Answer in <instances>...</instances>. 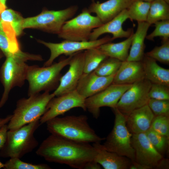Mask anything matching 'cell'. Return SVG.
<instances>
[{
  "mask_svg": "<svg viewBox=\"0 0 169 169\" xmlns=\"http://www.w3.org/2000/svg\"><path fill=\"white\" fill-rule=\"evenodd\" d=\"M26 61L18 56L6 57L0 69V80L4 88L0 100V108L7 102L12 89L15 87H21L24 84L28 67Z\"/></svg>",
  "mask_w": 169,
  "mask_h": 169,
  "instance_id": "7",
  "label": "cell"
},
{
  "mask_svg": "<svg viewBox=\"0 0 169 169\" xmlns=\"http://www.w3.org/2000/svg\"><path fill=\"white\" fill-rule=\"evenodd\" d=\"M56 97L52 98L48 103L46 111L39 119L41 125L73 108L79 107L84 111L87 110L85 99L76 90Z\"/></svg>",
  "mask_w": 169,
  "mask_h": 169,
  "instance_id": "13",
  "label": "cell"
},
{
  "mask_svg": "<svg viewBox=\"0 0 169 169\" xmlns=\"http://www.w3.org/2000/svg\"><path fill=\"white\" fill-rule=\"evenodd\" d=\"M154 117L146 105L134 110L125 117L126 125L132 134L145 133L150 128Z\"/></svg>",
  "mask_w": 169,
  "mask_h": 169,
  "instance_id": "20",
  "label": "cell"
},
{
  "mask_svg": "<svg viewBox=\"0 0 169 169\" xmlns=\"http://www.w3.org/2000/svg\"><path fill=\"white\" fill-rule=\"evenodd\" d=\"M149 96L150 98L169 100V86L152 83L149 92Z\"/></svg>",
  "mask_w": 169,
  "mask_h": 169,
  "instance_id": "37",
  "label": "cell"
},
{
  "mask_svg": "<svg viewBox=\"0 0 169 169\" xmlns=\"http://www.w3.org/2000/svg\"><path fill=\"white\" fill-rule=\"evenodd\" d=\"M101 166L94 160L88 163L86 165L84 169H100Z\"/></svg>",
  "mask_w": 169,
  "mask_h": 169,
  "instance_id": "41",
  "label": "cell"
},
{
  "mask_svg": "<svg viewBox=\"0 0 169 169\" xmlns=\"http://www.w3.org/2000/svg\"><path fill=\"white\" fill-rule=\"evenodd\" d=\"M130 169H151V167L147 166L137 162L135 161H131L129 166Z\"/></svg>",
  "mask_w": 169,
  "mask_h": 169,
  "instance_id": "39",
  "label": "cell"
},
{
  "mask_svg": "<svg viewBox=\"0 0 169 169\" xmlns=\"http://www.w3.org/2000/svg\"><path fill=\"white\" fill-rule=\"evenodd\" d=\"M73 54L49 66H28L26 79L28 83V96L55 90L62 76L61 72L69 64Z\"/></svg>",
  "mask_w": 169,
  "mask_h": 169,
  "instance_id": "3",
  "label": "cell"
},
{
  "mask_svg": "<svg viewBox=\"0 0 169 169\" xmlns=\"http://www.w3.org/2000/svg\"><path fill=\"white\" fill-rule=\"evenodd\" d=\"M132 85L111 84L103 90L85 99L87 110L95 118L97 119L100 116L101 107L107 106L112 109L116 108L123 94Z\"/></svg>",
  "mask_w": 169,
  "mask_h": 169,
  "instance_id": "11",
  "label": "cell"
},
{
  "mask_svg": "<svg viewBox=\"0 0 169 169\" xmlns=\"http://www.w3.org/2000/svg\"><path fill=\"white\" fill-rule=\"evenodd\" d=\"M151 3L133 0L127 9L129 19L137 22H146Z\"/></svg>",
  "mask_w": 169,
  "mask_h": 169,
  "instance_id": "27",
  "label": "cell"
},
{
  "mask_svg": "<svg viewBox=\"0 0 169 169\" xmlns=\"http://www.w3.org/2000/svg\"><path fill=\"white\" fill-rule=\"evenodd\" d=\"M145 54L156 61L168 64L169 63V40L162 42L161 45L155 47Z\"/></svg>",
  "mask_w": 169,
  "mask_h": 169,
  "instance_id": "32",
  "label": "cell"
},
{
  "mask_svg": "<svg viewBox=\"0 0 169 169\" xmlns=\"http://www.w3.org/2000/svg\"><path fill=\"white\" fill-rule=\"evenodd\" d=\"M147 105L155 116H169V100L150 98Z\"/></svg>",
  "mask_w": 169,
  "mask_h": 169,
  "instance_id": "35",
  "label": "cell"
},
{
  "mask_svg": "<svg viewBox=\"0 0 169 169\" xmlns=\"http://www.w3.org/2000/svg\"><path fill=\"white\" fill-rule=\"evenodd\" d=\"M154 24V30L146 35V38L153 41L154 38L159 37L162 38V42L169 40V20L157 21Z\"/></svg>",
  "mask_w": 169,
  "mask_h": 169,
  "instance_id": "34",
  "label": "cell"
},
{
  "mask_svg": "<svg viewBox=\"0 0 169 169\" xmlns=\"http://www.w3.org/2000/svg\"><path fill=\"white\" fill-rule=\"evenodd\" d=\"M4 166V164L0 161V169L2 168H3Z\"/></svg>",
  "mask_w": 169,
  "mask_h": 169,
  "instance_id": "45",
  "label": "cell"
},
{
  "mask_svg": "<svg viewBox=\"0 0 169 169\" xmlns=\"http://www.w3.org/2000/svg\"><path fill=\"white\" fill-rule=\"evenodd\" d=\"M137 23L136 31L135 33H133L130 50L127 61H141L145 54L144 41L151 25L146 22Z\"/></svg>",
  "mask_w": 169,
  "mask_h": 169,
  "instance_id": "22",
  "label": "cell"
},
{
  "mask_svg": "<svg viewBox=\"0 0 169 169\" xmlns=\"http://www.w3.org/2000/svg\"><path fill=\"white\" fill-rule=\"evenodd\" d=\"M141 0L151 3L154 0Z\"/></svg>",
  "mask_w": 169,
  "mask_h": 169,
  "instance_id": "46",
  "label": "cell"
},
{
  "mask_svg": "<svg viewBox=\"0 0 169 169\" xmlns=\"http://www.w3.org/2000/svg\"><path fill=\"white\" fill-rule=\"evenodd\" d=\"M7 0H0V13L7 8L6 2Z\"/></svg>",
  "mask_w": 169,
  "mask_h": 169,
  "instance_id": "43",
  "label": "cell"
},
{
  "mask_svg": "<svg viewBox=\"0 0 169 169\" xmlns=\"http://www.w3.org/2000/svg\"><path fill=\"white\" fill-rule=\"evenodd\" d=\"M4 169H50L52 168L45 164H33L23 162L20 158H11L4 164Z\"/></svg>",
  "mask_w": 169,
  "mask_h": 169,
  "instance_id": "33",
  "label": "cell"
},
{
  "mask_svg": "<svg viewBox=\"0 0 169 169\" xmlns=\"http://www.w3.org/2000/svg\"><path fill=\"white\" fill-rule=\"evenodd\" d=\"M95 152L94 160L105 169H127L131 163L129 158L107 151L100 142L93 143Z\"/></svg>",
  "mask_w": 169,
  "mask_h": 169,
  "instance_id": "19",
  "label": "cell"
},
{
  "mask_svg": "<svg viewBox=\"0 0 169 169\" xmlns=\"http://www.w3.org/2000/svg\"><path fill=\"white\" fill-rule=\"evenodd\" d=\"M128 19L127 9H125L109 21L93 29L89 40H97L101 35L106 33L112 34L113 40L117 38H128L133 33V28H129L126 30L123 28V23Z\"/></svg>",
  "mask_w": 169,
  "mask_h": 169,
  "instance_id": "17",
  "label": "cell"
},
{
  "mask_svg": "<svg viewBox=\"0 0 169 169\" xmlns=\"http://www.w3.org/2000/svg\"><path fill=\"white\" fill-rule=\"evenodd\" d=\"M55 96L53 93L44 92L18 100L12 117L7 125L8 130L17 129L40 119L46 111L49 102Z\"/></svg>",
  "mask_w": 169,
  "mask_h": 169,
  "instance_id": "4",
  "label": "cell"
},
{
  "mask_svg": "<svg viewBox=\"0 0 169 169\" xmlns=\"http://www.w3.org/2000/svg\"><path fill=\"white\" fill-rule=\"evenodd\" d=\"M131 143L135 151V161L137 163L155 168L163 158L151 144L145 133L132 134Z\"/></svg>",
  "mask_w": 169,
  "mask_h": 169,
  "instance_id": "15",
  "label": "cell"
},
{
  "mask_svg": "<svg viewBox=\"0 0 169 169\" xmlns=\"http://www.w3.org/2000/svg\"><path fill=\"white\" fill-rule=\"evenodd\" d=\"M169 160L163 157L160 161L155 168L169 169Z\"/></svg>",
  "mask_w": 169,
  "mask_h": 169,
  "instance_id": "40",
  "label": "cell"
},
{
  "mask_svg": "<svg viewBox=\"0 0 169 169\" xmlns=\"http://www.w3.org/2000/svg\"><path fill=\"white\" fill-rule=\"evenodd\" d=\"M46 161L84 169L94 160L95 152L89 143L78 142L51 134L44 140L36 152Z\"/></svg>",
  "mask_w": 169,
  "mask_h": 169,
  "instance_id": "1",
  "label": "cell"
},
{
  "mask_svg": "<svg viewBox=\"0 0 169 169\" xmlns=\"http://www.w3.org/2000/svg\"><path fill=\"white\" fill-rule=\"evenodd\" d=\"M4 56L3 52L0 49V60Z\"/></svg>",
  "mask_w": 169,
  "mask_h": 169,
  "instance_id": "44",
  "label": "cell"
},
{
  "mask_svg": "<svg viewBox=\"0 0 169 169\" xmlns=\"http://www.w3.org/2000/svg\"><path fill=\"white\" fill-rule=\"evenodd\" d=\"M133 0H108L100 3L93 2L88 9L95 13L103 24L109 21L128 7Z\"/></svg>",
  "mask_w": 169,
  "mask_h": 169,
  "instance_id": "18",
  "label": "cell"
},
{
  "mask_svg": "<svg viewBox=\"0 0 169 169\" xmlns=\"http://www.w3.org/2000/svg\"><path fill=\"white\" fill-rule=\"evenodd\" d=\"M16 35L9 25L0 24V49L6 57L21 56L24 52L21 50Z\"/></svg>",
  "mask_w": 169,
  "mask_h": 169,
  "instance_id": "23",
  "label": "cell"
},
{
  "mask_svg": "<svg viewBox=\"0 0 169 169\" xmlns=\"http://www.w3.org/2000/svg\"><path fill=\"white\" fill-rule=\"evenodd\" d=\"M45 123L47 130L51 134L74 141L90 143L100 142L105 139L96 133L85 115L57 116Z\"/></svg>",
  "mask_w": 169,
  "mask_h": 169,
  "instance_id": "2",
  "label": "cell"
},
{
  "mask_svg": "<svg viewBox=\"0 0 169 169\" xmlns=\"http://www.w3.org/2000/svg\"><path fill=\"white\" fill-rule=\"evenodd\" d=\"M121 62L117 59L108 57L102 61L94 71L100 76H110L116 73Z\"/></svg>",
  "mask_w": 169,
  "mask_h": 169,
  "instance_id": "30",
  "label": "cell"
},
{
  "mask_svg": "<svg viewBox=\"0 0 169 169\" xmlns=\"http://www.w3.org/2000/svg\"><path fill=\"white\" fill-rule=\"evenodd\" d=\"M39 119L14 130H8L5 143L0 149V156L20 158L38 144L34 134L40 125Z\"/></svg>",
  "mask_w": 169,
  "mask_h": 169,
  "instance_id": "5",
  "label": "cell"
},
{
  "mask_svg": "<svg viewBox=\"0 0 169 169\" xmlns=\"http://www.w3.org/2000/svg\"><path fill=\"white\" fill-rule=\"evenodd\" d=\"M112 110L115 115L114 125L103 145L108 151L135 161V151L131 143L132 134L127 127L125 117L116 108Z\"/></svg>",
  "mask_w": 169,
  "mask_h": 169,
  "instance_id": "6",
  "label": "cell"
},
{
  "mask_svg": "<svg viewBox=\"0 0 169 169\" xmlns=\"http://www.w3.org/2000/svg\"><path fill=\"white\" fill-rule=\"evenodd\" d=\"M84 52L74 54L70 60L67 71L62 76L59 85L53 93L58 96L76 90L78 82L84 73Z\"/></svg>",
  "mask_w": 169,
  "mask_h": 169,
  "instance_id": "14",
  "label": "cell"
},
{
  "mask_svg": "<svg viewBox=\"0 0 169 169\" xmlns=\"http://www.w3.org/2000/svg\"><path fill=\"white\" fill-rule=\"evenodd\" d=\"M145 133L151 144L160 154L162 155L167 151L169 137L158 133L151 128Z\"/></svg>",
  "mask_w": 169,
  "mask_h": 169,
  "instance_id": "31",
  "label": "cell"
},
{
  "mask_svg": "<svg viewBox=\"0 0 169 169\" xmlns=\"http://www.w3.org/2000/svg\"><path fill=\"white\" fill-rule=\"evenodd\" d=\"M91 13L87 8L83 9L79 14L65 22L58 34L59 37L71 41H89L93 30L103 24L98 17Z\"/></svg>",
  "mask_w": 169,
  "mask_h": 169,
  "instance_id": "8",
  "label": "cell"
},
{
  "mask_svg": "<svg viewBox=\"0 0 169 169\" xmlns=\"http://www.w3.org/2000/svg\"><path fill=\"white\" fill-rule=\"evenodd\" d=\"M169 4L164 0L151 2L146 22L151 25L157 21L169 20Z\"/></svg>",
  "mask_w": 169,
  "mask_h": 169,
  "instance_id": "26",
  "label": "cell"
},
{
  "mask_svg": "<svg viewBox=\"0 0 169 169\" xmlns=\"http://www.w3.org/2000/svg\"><path fill=\"white\" fill-rule=\"evenodd\" d=\"M113 40L112 37L108 35L100 39L87 41L65 40L60 43H55L39 40V42L48 48L50 51V56L44 64V66L51 65L55 59L61 54L70 56L83 50L98 47L103 44Z\"/></svg>",
  "mask_w": 169,
  "mask_h": 169,
  "instance_id": "12",
  "label": "cell"
},
{
  "mask_svg": "<svg viewBox=\"0 0 169 169\" xmlns=\"http://www.w3.org/2000/svg\"><path fill=\"white\" fill-rule=\"evenodd\" d=\"M78 9L77 5L58 11L45 10L35 16L24 18L23 28H35L58 34L65 22L72 18Z\"/></svg>",
  "mask_w": 169,
  "mask_h": 169,
  "instance_id": "9",
  "label": "cell"
},
{
  "mask_svg": "<svg viewBox=\"0 0 169 169\" xmlns=\"http://www.w3.org/2000/svg\"><path fill=\"white\" fill-rule=\"evenodd\" d=\"M145 78L151 83L169 86V69L162 67L156 61L145 54L141 61Z\"/></svg>",
  "mask_w": 169,
  "mask_h": 169,
  "instance_id": "24",
  "label": "cell"
},
{
  "mask_svg": "<svg viewBox=\"0 0 169 169\" xmlns=\"http://www.w3.org/2000/svg\"><path fill=\"white\" fill-rule=\"evenodd\" d=\"M84 53L83 73L85 74L94 71L102 61L108 57L98 47L87 49Z\"/></svg>",
  "mask_w": 169,
  "mask_h": 169,
  "instance_id": "28",
  "label": "cell"
},
{
  "mask_svg": "<svg viewBox=\"0 0 169 169\" xmlns=\"http://www.w3.org/2000/svg\"><path fill=\"white\" fill-rule=\"evenodd\" d=\"M95 0H91V1H92V2H94Z\"/></svg>",
  "mask_w": 169,
  "mask_h": 169,
  "instance_id": "48",
  "label": "cell"
},
{
  "mask_svg": "<svg viewBox=\"0 0 169 169\" xmlns=\"http://www.w3.org/2000/svg\"><path fill=\"white\" fill-rule=\"evenodd\" d=\"M115 74L102 76L96 74L94 71L87 74L83 73L78 82L76 90L86 99L103 90L111 84Z\"/></svg>",
  "mask_w": 169,
  "mask_h": 169,
  "instance_id": "16",
  "label": "cell"
},
{
  "mask_svg": "<svg viewBox=\"0 0 169 169\" xmlns=\"http://www.w3.org/2000/svg\"><path fill=\"white\" fill-rule=\"evenodd\" d=\"M145 78L142 61L126 60L122 62L112 84H132Z\"/></svg>",
  "mask_w": 169,
  "mask_h": 169,
  "instance_id": "21",
  "label": "cell"
},
{
  "mask_svg": "<svg viewBox=\"0 0 169 169\" xmlns=\"http://www.w3.org/2000/svg\"><path fill=\"white\" fill-rule=\"evenodd\" d=\"M150 128L158 133L169 137V116H155Z\"/></svg>",
  "mask_w": 169,
  "mask_h": 169,
  "instance_id": "36",
  "label": "cell"
},
{
  "mask_svg": "<svg viewBox=\"0 0 169 169\" xmlns=\"http://www.w3.org/2000/svg\"><path fill=\"white\" fill-rule=\"evenodd\" d=\"M24 18L16 12L10 9H6L0 13V22L9 25L18 36L22 33Z\"/></svg>",
  "mask_w": 169,
  "mask_h": 169,
  "instance_id": "29",
  "label": "cell"
},
{
  "mask_svg": "<svg viewBox=\"0 0 169 169\" xmlns=\"http://www.w3.org/2000/svg\"><path fill=\"white\" fill-rule=\"evenodd\" d=\"M12 116V115H10L5 118H0V129L4 125L8 123Z\"/></svg>",
  "mask_w": 169,
  "mask_h": 169,
  "instance_id": "42",
  "label": "cell"
},
{
  "mask_svg": "<svg viewBox=\"0 0 169 169\" xmlns=\"http://www.w3.org/2000/svg\"><path fill=\"white\" fill-rule=\"evenodd\" d=\"M8 131L7 125L5 124L0 129V149L5 144Z\"/></svg>",
  "mask_w": 169,
  "mask_h": 169,
  "instance_id": "38",
  "label": "cell"
},
{
  "mask_svg": "<svg viewBox=\"0 0 169 169\" xmlns=\"http://www.w3.org/2000/svg\"><path fill=\"white\" fill-rule=\"evenodd\" d=\"M151 84L145 78L133 84L123 94L116 108L126 117L134 110L147 105Z\"/></svg>",
  "mask_w": 169,
  "mask_h": 169,
  "instance_id": "10",
  "label": "cell"
},
{
  "mask_svg": "<svg viewBox=\"0 0 169 169\" xmlns=\"http://www.w3.org/2000/svg\"><path fill=\"white\" fill-rule=\"evenodd\" d=\"M168 3H169V0H164Z\"/></svg>",
  "mask_w": 169,
  "mask_h": 169,
  "instance_id": "47",
  "label": "cell"
},
{
  "mask_svg": "<svg viewBox=\"0 0 169 169\" xmlns=\"http://www.w3.org/2000/svg\"><path fill=\"white\" fill-rule=\"evenodd\" d=\"M133 33L122 42L107 43L101 45L98 48L107 57L117 59L121 62L125 61L129 55Z\"/></svg>",
  "mask_w": 169,
  "mask_h": 169,
  "instance_id": "25",
  "label": "cell"
}]
</instances>
